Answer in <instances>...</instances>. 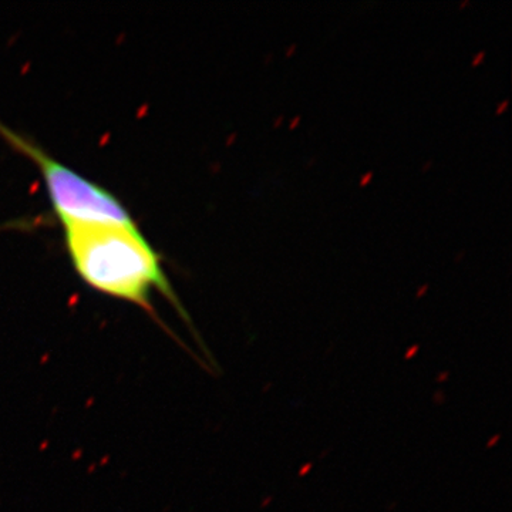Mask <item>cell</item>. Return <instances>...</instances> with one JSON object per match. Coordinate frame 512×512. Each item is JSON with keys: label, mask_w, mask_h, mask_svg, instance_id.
Returning a JSON list of instances; mask_svg holds the SVG:
<instances>
[{"label": "cell", "mask_w": 512, "mask_h": 512, "mask_svg": "<svg viewBox=\"0 0 512 512\" xmlns=\"http://www.w3.org/2000/svg\"><path fill=\"white\" fill-rule=\"evenodd\" d=\"M0 137L39 168L57 218L66 225L107 224L137 227L130 212L110 191L59 163L39 144L0 124Z\"/></svg>", "instance_id": "cell-2"}, {"label": "cell", "mask_w": 512, "mask_h": 512, "mask_svg": "<svg viewBox=\"0 0 512 512\" xmlns=\"http://www.w3.org/2000/svg\"><path fill=\"white\" fill-rule=\"evenodd\" d=\"M64 238L74 269L94 291L150 313L151 295L160 292L190 322L165 275L160 255L138 227L66 225Z\"/></svg>", "instance_id": "cell-1"}]
</instances>
